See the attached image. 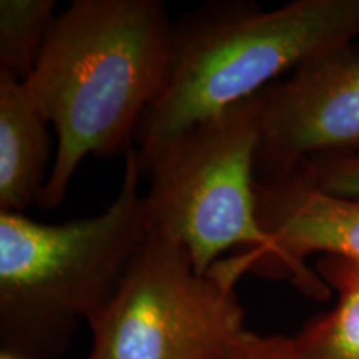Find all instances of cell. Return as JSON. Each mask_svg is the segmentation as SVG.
Instances as JSON below:
<instances>
[{
    "label": "cell",
    "instance_id": "6da1fadb",
    "mask_svg": "<svg viewBox=\"0 0 359 359\" xmlns=\"http://www.w3.org/2000/svg\"><path fill=\"white\" fill-rule=\"evenodd\" d=\"M173 24L158 0H75L53 19L29 92L55 128L57 150L39 203L57 208L90 155L127 154L158 97Z\"/></svg>",
    "mask_w": 359,
    "mask_h": 359
},
{
    "label": "cell",
    "instance_id": "7a4b0ae2",
    "mask_svg": "<svg viewBox=\"0 0 359 359\" xmlns=\"http://www.w3.org/2000/svg\"><path fill=\"white\" fill-rule=\"evenodd\" d=\"M137 148L118 195L93 217L60 224L0 212V339L20 359H53L114 296L150 230Z\"/></svg>",
    "mask_w": 359,
    "mask_h": 359
},
{
    "label": "cell",
    "instance_id": "3957f363",
    "mask_svg": "<svg viewBox=\"0 0 359 359\" xmlns=\"http://www.w3.org/2000/svg\"><path fill=\"white\" fill-rule=\"evenodd\" d=\"M359 37V0L203 6L173 24L158 97L143 115L138 150L259 95L273 79Z\"/></svg>",
    "mask_w": 359,
    "mask_h": 359
},
{
    "label": "cell",
    "instance_id": "277c9868",
    "mask_svg": "<svg viewBox=\"0 0 359 359\" xmlns=\"http://www.w3.org/2000/svg\"><path fill=\"white\" fill-rule=\"evenodd\" d=\"M262 97L240 102L138 150L150 228L183 245L201 275L228 250L258 253L257 156Z\"/></svg>",
    "mask_w": 359,
    "mask_h": 359
},
{
    "label": "cell",
    "instance_id": "5b68a950",
    "mask_svg": "<svg viewBox=\"0 0 359 359\" xmlns=\"http://www.w3.org/2000/svg\"><path fill=\"white\" fill-rule=\"evenodd\" d=\"M235 286L212 269L201 275L185 246L150 228L88 321V359H231L248 333Z\"/></svg>",
    "mask_w": 359,
    "mask_h": 359
},
{
    "label": "cell",
    "instance_id": "8992f818",
    "mask_svg": "<svg viewBox=\"0 0 359 359\" xmlns=\"http://www.w3.org/2000/svg\"><path fill=\"white\" fill-rule=\"evenodd\" d=\"M257 177L359 151V45L314 58L262 93Z\"/></svg>",
    "mask_w": 359,
    "mask_h": 359
},
{
    "label": "cell",
    "instance_id": "52a82bcc",
    "mask_svg": "<svg viewBox=\"0 0 359 359\" xmlns=\"http://www.w3.org/2000/svg\"><path fill=\"white\" fill-rule=\"evenodd\" d=\"M257 208L266 248L219 259L213 271L235 285L246 273L288 280L308 298L330 299L331 288L306 259L323 253L359 262V200L331 195L290 172L257 180Z\"/></svg>",
    "mask_w": 359,
    "mask_h": 359
},
{
    "label": "cell",
    "instance_id": "ba28073f",
    "mask_svg": "<svg viewBox=\"0 0 359 359\" xmlns=\"http://www.w3.org/2000/svg\"><path fill=\"white\" fill-rule=\"evenodd\" d=\"M24 82L0 70V212L22 213L47 183L50 137Z\"/></svg>",
    "mask_w": 359,
    "mask_h": 359
},
{
    "label": "cell",
    "instance_id": "9c48e42d",
    "mask_svg": "<svg viewBox=\"0 0 359 359\" xmlns=\"http://www.w3.org/2000/svg\"><path fill=\"white\" fill-rule=\"evenodd\" d=\"M316 273L338 303L291 338L296 359H359V262L323 257Z\"/></svg>",
    "mask_w": 359,
    "mask_h": 359
},
{
    "label": "cell",
    "instance_id": "30bf717a",
    "mask_svg": "<svg viewBox=\"0 0 359 359\" xmlns=\"http://www.w3.org/2000/svg\"><path fill=\"white\" fill-rule=\"evenodd\" d=\"M53 0L0 2V70L25 82L37 65L53 24Z\"/></svg>",
    "mask_w": 359,
    "mask_h": 359
},
{
    "label": "cell",
    "instance_id": "8fae6325",
    "mask_svg": "<svg viewBox=\"0 0 359 359\" xmlns=\"http://www.w3.org/2000/svg\"><path fill=\"white\" fill-rule=\"evenodd\" d=\"M293 172L323 191L359 200V151L313 158Z\"/></svg>",
    "mask_w": 359,
    "mask_h": 359
},
{
    "label": "cell",
    "instance_id": "7c38bea8",
    "mask_svg": "<svg viewBox=\"0 0 359 359\" xmlns=\"http://www.w3.org/2000/svg\"><path fill=\"white\" fill-rule=\"evenodd\" d=\"M231 359H296V354L291 338L259 336L248 331Z\"/></svg>",
    "mask_w": 359,
    "mask_h": 359
},
{
    "label": "cell",
    "instance_id": "4fadbf2b",
    "mask_svg": "<svg viewBox=\"0 0 359 359\" xmlns=\"http://www.w3.org/2000/svg\"><path fill=\"white\" fill-rule=\"evenodd\" d=\"M0 359H20V358L13 356V354H11V353H6V351H2V354H0Z\"/></svg>",
    "mask_w": 359,
    "mask_h": 359
}]
</instances>
